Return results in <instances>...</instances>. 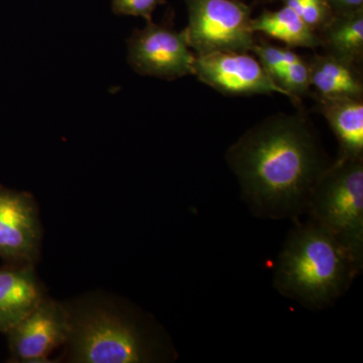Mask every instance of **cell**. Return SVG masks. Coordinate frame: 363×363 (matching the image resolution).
Returning a JSON list of instances; mask_svg holds the SVG:
<instances>
[{"label": "cell", "instance_id": "obj_1", "mask_svg": "<svg viewBox=\"0 0 363 363\" xmlns=\"http://www.w3.org/2000/svg\"><path fill=\"white\" fill-rule=\"evenodd\" d=\"M225 160L250 211L272 220H297L306 213L331 164L306 109L255 123L228 147Z\"/></svg>", "mask_w": 363, "mask_h": 363}, {"label": "cell", "instance_id": "obj_2", "mask_svg": "<svg viewBox=\"0 0 363 363\" xmlns=\"http://www.w3.org/2000/svg\"><path fill=\"white\" fill-rule=\"evenodd\" d=\"M67 358L75 363H152L173 359L164 332L142 313L101 298L68 304Z\"/></svg>", "mask_w": 363, "mask_h": 363}, {"label": "cell", "instance_id": "obj_3", "mask_svg": "<svg viewBox=\"0 0 363 363\" xmlns=\"http://www.w3.org/2000/svg\"><path fill=\"white\" fill-rule=\"evenodd\" d=\"M362 267L330 233L311 219L297 222L279 252L274 286L279 294L313 310L333 304Z\"/></svg>", "mask_w": 363, "mask_h": 363}, {"label": "cell", "instance_id": "obj_4", "mask_svg": "<svg viewBox=\"0 0 363 363\" xmlns=\"http://www.w3.org/2000/svg\"><path fill=\"white\" fill-rule=\"evenodd\" d=\"M306 213L362 267L363 159L331 162L313 190Z\"/></svg>", "mask_w": 363, "mask_h": 363}, {"label": "cell", "instance_id": "obj_5", "mask_svg": "<svg viewBox=\"0 0 363 363\" xmlns=\"http://www.w3.org/2000/svg\"><path fill=\"white\" fill-rule=\"evenodd\" d=\"M189 47L197 56L222 52H252L257 39L252 7L243 0H185Z\"/></svg>", "mask_w": 363, "mask_h": 363}, {"label": "cell", "instance_id": "obj_6", "mask_svg": "<svg viewBox=\"0 0 363 363\" xmlns=\"http://www.w3.org/2000/svg\"><path fill=\"white\" fill-rule=\"evenodd\" d=\"M174 21L175 13L169 9L161 23L150 21L133 30L128 40V61L136 73L168 81L194 75L195 52Z\"/></svg>", "mask_w": 363, "mask_h": 363}, {"label": "cell", "instance_id": "obj_7", "mask_svg": "<svg viewBox=\"0 0 363 363\" xmlns=\"http://www.w3.org/2000/svg\"><path fill=\"white\" fill-rule=\"evenodd\" d=\"M70 333L68 306L45 298L6 334L14 362H51L50 355L65 345Z\"/></svg>", "mask_w": 363, "mask_h": 363}, {"label": "cell", "instance_id": "obj_8", "mask_svg": "<svg viewBox=\"0 0 363 363\" xmlns=\"http://www.w3.org/2000/svg\"><path fill=\"white\" fill-rule=\"evenodd\" d=\"M194 76L203 84L228 96L279 93L289 98L288 93L274 82L259 59L250 52L196 55Z\"/></svg>", "mask_w": 363, "mask_h": 363}, {"label": "cell", "instance_id": "obj_9", "mask_svg": "<svg viewBox=\"0 0 363 363\" xmlns=\"http://www.w3.org/2000/svg\"><path fill=\"white\" fill-rule=\"evenodd\" d=\"M42 238L35 197L0 186V257L7 264H35Z\"/></svg>", "mask_w": 363, "mask_h": 363}, {"label": "cell", "instance_id": "obj_10", "mask_svg": "<svg viewBox=\"0 0 363 363\" xmlns=\"http://www.w3.org/2000/svg\"><path fill=\"white\" fill-rule=\"evenodd\" d=\"M47 298L35 264L0 267V332L6 334Z\"/></svg>", "mask_w": 363, "mask_h": 363}, {"label": "cell", "instance_id": "obj_11", "mask_svg": "<svg viewBox=\"0 0 363 363\" xmlns=\"http://www.w3.org/2000/svg\"><path fill=\"white\" fill-rule=\"evenodd\" d=\"M307 61L313 88L310 97L363 99L362 66L325 52H314Z\"/></svg>", "mask_w": 363, "mask_h": 363}, {"label": "cell", "instance_id": "obj_12", "mask_svg": "<svg viewBox=\"0 0 363 363\" xmlns=\"http://www.w3.org/2000/svg\"><path fill=\"white\" fill-rule=\"evenodd\" d=\"M312 98L337 140V157L363 159V99Z\"/></svg>", "mask_w": 363, "mask_h": 363}, {"label": "cell", "instance_id": "obj_13", "mask_svg": "<svg viewBox=\"0 0 363 363\" xmlns=\"http://www.w3.org/2000/svg\"><path fill=\"white\" fill-rule=\"evenodd\" d=\"M252 28L255 33L279 40L286 47L307 48L316 50L321 47V40L316 32L306 25L290 7L283 6L277 11L264 9L252 18Z\"/></svg>", "mask_w": 363, "mask_h": 363}, {"label": "cell", "instance_id": "obj_14", "mask_svg": "<svg viewBox=\"0 0 363 363\" xmlns=\"http://www.w3.org/2000/svg\"><path fill=\"white\" fill-rule=\"evenodd\" d=\"M318 35L325 54L362 66L363 9L334 14Z\"/></svg>", "mask_w": 363, "mask_h": 363}, {"label": "cell", "instance_id": "obj_15", "mask_svg": "<svg viewBox=\"0 0 363 363\" xmlns=\"http://www.w3.org/2000/svg\"><path fill=\"white\" fill-rule=\"evenodd\" d=\"M290 7L306 25L319 33L330 23L334 11L327 0H267Z\"/></svg>", "mask_w": 363, "mask_h": 363}, {"label": "cell", "instance_id": "obj_16", "mask_svg": "<svg viewBox=\"0 0 363 363\" xmlns=\"http://www.w3.org/2000/svg\"><path fill=\"white\" fill-rule=\"evenodd\" d=\"M167 1L168 0H112V11L117 16H136L150 23L152 21L154 11Z\"/></svg>", "mask_w": 363, "mask_h": 363}, {"label": "cell", "instance_id": "obj_17", "mask_svg": "<svg viewBox=\"0 0 363 363\" xmlns=\"http://www.w3.org/2000/svg\"><path fill=\"white\" fill-rule=\"evenodd\" d=\"M334 13H347L363 9V0H327Z\"/></svg>", "mask_w": 363, "mask_h": 363}]
</instances>
